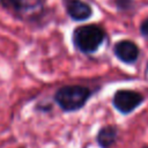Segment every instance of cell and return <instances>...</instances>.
<instances>
[{
	"instance_id": "8",
	"label": "cell",
	"mask_w": 148,
	"mask_h": 148,
	"mask_svg": "<svg viewBox=\"0 0 148 148\" xmlns=\"http://www.w3.org/2000/svg\"><path fill=\"white\" fill-rule=\"evenodd\" d=\"M140 30H141V35H142V36L145 37V39L148 42V18L145 20V21L141 23Z\"/></svg>"
},
{
	"instance_id": "2",
	"label": "cell",
	"mask_w": 148,
	"mask_h": 148,
	"mask_svg": "<svg viewBox=\"0 0 148 148\" xmlns=\"http://www.w3.org/2000/svg\"><path fill=\"white\" fill-rule=\"evenodd\" d=\"M73 40L75 46L84 53L95 52L104 40V31L94 24L82 25L74 30Z\"/></svg>"
},
{
	"instance_id": "1",
	"label": "cell",
	"mask_w": 148,
	"mask_h": 148,
	"mask_svg": "<svg viewBox=\"0 0 148 148\" xmlns=\"http://www.w3.org/2000/svg\"><path fill=\"white\" fill-rule=\"evenodd\" d=\"M90 96V90L81 86H66L57 90L54 99L65 111H75L82 108Z\"/></svg>"
},
{
	"instance_id": "9",
	"label": "cell",
	"mask_w": 148,
	"mask_h": 148,
	"mask_svg": "<svg viewBox=\"0 0 148 148\" xmlns=\"http://www.w3.org/2000/svg\"><path fill=\"white\" fill-rule=\"evenodd\" d=\"M147 148H148V147H147Z\"/></svg>"
},
{
	"instance_id": "5",
	"label": "cell",
	"mask_w": 148,
	"mask_h": 148,
	"mask_svg": "<svg viewBox=\"0 0 148 148\" xmlns=\"http://www.w3.org/2000/svg\"><path fill=\"white\" fill-rule=\"evenodd\" d=\"M65 7L68 15L76 21H84L91 15L90 6L81 0H65Z\"/></svg>"
},
{
	"instance_id": "3",
	"label": "cell",
	"mask_w": 148,
	"mask_h": 148,
	"mask_svg": "<svg viewBox=\"0 0 148 148\" xmlns=\"http://www.w3.org/2000/svg\"><path fill=\"white\" fill-rule=\"evenodd\" d=\"M142 101V95L132 90H119L113 96V105L121 113H130L141 104Z\"/></svg>"
},
{
	"instance_id": "4",
	"label": "cell",
	"mask_w": 148,
	"mask_h": 148,
	"mask_svg": "<svg viewBox=\"0 0 148 148\" xmlns=\"http://www.w3.org/2000/svg\"><path fill=\"white\" fill-rule=\"evenodd\" d=\"M2 7L18 14H34L42 7V0H0Z\"/></svg>"
},
{
	"instance_id": "7",
	"label": "cell",
	"mask_w": 148,
	"mask_h": 148,
	"mask_svg": "<svg viewBox=\"0 0 148 148\" xmlns=\"http://www.w3.org/2000/svg\"><path fill=\"white\" fill-rule=\"evenodd\" d=\"M117 139V128L113 126L103 127L97 134V142L102 148L111 147Z\"/></svg>"
},
{
	"instance_id": "6",
	"label": "cell",
	"mask_w": 148,
	"mask_h": 148,
	"mask_svg": "<svg viewBox=\"0 0 148 148\" xmlns=\"http://www.w3.org/2000/svg\"><path fill=\"white\" fill-rule=\"evenodd\" d=\"M114 54L124 62H133L139 56V49L131 40H120L114 45Z\"/></svg>"
}]
</instances>
